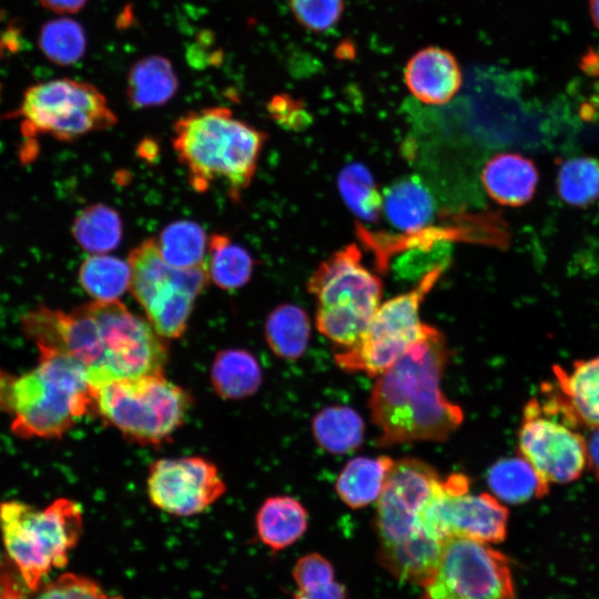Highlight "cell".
<instances>
[{
	"instance_id": "1",
	"label": "cell",
	"mask_w": 599,
	"mask_h": 599,
	"mask_svg": "<svg viewBox=\"0 0 599 599\" xmlns=\"http://www.w3.org/2000/svg\"><path fill=\"white\" fill-rule=\"evenodd\" d=\"M39 352L63 354L83 367L93 392L113 380L163 372L166 339L118 301H92L69 312L39 306L21 319Z\"/></svg>"
},
{
	"instance_id": "2",
	"label": "cell",
	"mask_w": 599,
	"mask_h": 599,
	"mask_svg": "<svg viewBox=\"0 0 599 599\" xmlns=\"http://www.w3.org/2000/svg\"><path fill=\"white\" fill-rule=\"evenodd\" d=\"M448 356L446 339L434 327L377 376L368 405L380 446L444 441L460 426L461 408L440 388Z\"/></svg>"
},
{
	"instance_id": "3",
	"label": "cell",
	"mask_w": 599,
	"mask_h": 599,
	"mask_svg": "<svg viewBox=\"0 0 599 599\" xmlns=\"http://www.w3.org/2000/svg\"><path fill=\"white\" fill-rule=\"evenodd\" d=\"M440 481L430 465L403 458L395 460L377 499V559L398 580L422 586L438 564L444 546L423 534L420 514Z\"/></svg>"
},
{
	"instance_id": "4",
	"label": "cell",
	"mask_w": 599,
	"mask_h": 599,
	"mask_svg": "<svg viewBox=\"0 0 599 599\" xmlns=\"http://www.w3.org/2000/svg\"><path fill=\"white\" fill-rule=\"evenodd\" d=\"M93 398L83 367L57 352H39L38 364L20 375L0 368V410L20 438L63 436L93 409Z\"/></svg>"
},
{
	"instance_id": "5",
	"label": "cell",
	"mask_w": 599,
	"mask_h": 599,
	"mask_svg": "<svg viewBox=\"0 0 599 599\" xmlns=\"http://www.w3.org/2000/svg\"><path fill=\"white\" fill-rule=\"evenodd\" d=\"M172 144L196 192L222 183L238 200L253 181L265 132L236 119L225 106L190 111L173 125Z\"/></svg>"
},
{
	"instance_id": "6",
	"label": "cell",
	"mask_w": 599,
	"mask_h": 599,
	"mask_svg": "<svg viewBox=\"0 0 599 599\" xmlns=\"http://www.w3.org/2000/svg\"><path fill=\"white\" fill-rule=\"evenodd\" d=\"M82 525V509L69 498H57L44 508L16 499L0 502L3 547L31 591L50 571L67 566Z\"/></svg>"
},
{
	"instance_id": "7",
	"label": "cell",
	"mask_w": 599,
	"mask_h": 599,
	"mask_svg": "<svg viewBox=\"0 0 599 599\" xmlns=\"http://www.w3.org/2000/svg\"><path fill=\"white\" fill-rule=\"evenodd\" d=\"M306 287L317 301V329L343 349L361 341L383 294L380 278L363 264L353 243L324 260Z\"/></svg>"
},
{
	"instance_id": "8",
	"label": "cell",
	"mask_w": 599,
	"mask_h": 599,
	"mask_svg": "<svg viewBox=\"0 0 599 599\" xmlns=\"http://www.w3.org/2000/svg\"><path fill=\"white\" fill-rule=\"evenodd\" d=\"M110 382L94 390L93 410L131 441L159 445L184 423L192 398L163 374Z\"/></svg>"
},
{
	"instance_id": "9",
	"label": "cell",
	"mask_w": 599,
	"mask_h": 599,
	"mask_svg": "<svg viewBox=\"0 0 599 599\" xmlns=\"http://www.w3.org/2000/svg\"><path fill=\"white\" fill-rule=\"evenodd\" d=\"M580 427L550 383L542 385L540 397L526 403L518 453L548 487L575 481L586 469L587 439Z\"/></svg>"
},
{
	"instance_id": "10",
	"label": "cell",
	"mask_w": 599,
	"mask_h": 599,
	"mask_svg": "<svg viewBox=\"0 0 599 599\" xmlns=\"http://www.w3.org/2000/svg\"><path fill=\"white\" fill-rule=\"evenodd\" d=\"M130 291L154 331L165 339L186 329L197 296L210 282L206 264L177 268L162 256L156 240L146 238L129 254Z\"/></svg>"
},
{
	"instance_id": "11",
	"label": "cell",
	"mask_w": 599,
	"mask_h": 599,
	"mask_svg": "<svg viewBox=\"0 0 599 599\" xmlns=\"http://www.w3.org/2000/svg\"><path fill=\"white\" fill-rule=\"evenodd\" d=\"M445 267L446 263L436 265L410 291L379 305L361 341L337 353L335 363L345 372L369 376H379L394 365L434 328L420 321L419 307Z\"/></svg>"
},
{
	"instance_id": "12",
	"label": "cell",
	"mask_w": 599,
	"mask_h": 599,
	"mask_svg": "<svg viewBox=\"0 0 599 599\" xmlns=\"http://www.w3.org/2000/svg\"><path fill=\"white\" fill-rule=\"evenodd\" d=\"M16 114L21 119L23 136L29 140L49 134L60 141H72L118 122L105 97L94 85L72 79L30 87Z\"/></svg>"
},
{
	"instance_id": "13",
	"label": "cell",
	"mask_w": 599,
	"mask_h": 599,
	"mask_svg": "<svg viewBox=\"0 0 599 599\" xmlns=\"http://www.w3.org/2000/svg\"><path fill=\"white\" fill-rule=\"evenodd\" d=\"M419 599H517L509 558L491 545L449 539Z\"/></svg>"
},
{
	"instance_id": "14",
	"label": "cell",
	"mask_w": 599,
	"mask_h": 599,
	"mask_svg": "<svg viewBox=\"0 0 599 599\" xmlns=\"http://www.w3.org/2000/svg\"><path fill=\"white\" fill-rule=\"evenodd\" d=\"M468 490L469 479L464 474L441 479L420 514V528L428 539L443 546L454 538L489 545L506 539L507 507L491 494Z\"/></svg>"
},
{
	"instance_id": "15",
	"label": "cell",
	"mask_w": 599,
	"mask_h": 599,
	"mask_svg": "<svg viewBox=\"0 0 599 599\" xmlns=\"http://www.w3.org/2000/svg\"><path fill=\"white\" fill-rule=\"evenodd\" d=\"M226 491V485L210 460L200 456L154 460L146 477L150 501L176 517L202 514Z\"/></svg>"
},
{
	"instance_id": "16",
	"label": "cell",
	"mask_w": 599,
	"mask_h": 599,
	"mask_svg": "<svg viewBox=\"0 0 599 599\" xmlns=\"http://www.w3.org/2000/svg\"><path fill=\"white\" fill-rule=\"evenodd\" d=\"M404 81L418 101L440 105L449 102L459 91L463 75L453 53L439 47H426L407 61Z\"/></svg>"
},
{
	"instance_id": "17",
	"label": "cell",
	"mask_w": 599,
	"mask_h": 599,
	"mask_svg": "<svg viewBox=\"0 0 599 599\" xmlns=\"http://www.w3.org/2000/svg\"><path fill=\"white\" fill-rule=\"evenodd\" d=\"M480 179L487 195L495 203L518 207L534 199L539 173L532 160L519 153L502 152L485 163Z\"/></svg>"
},
{
	"instance_id": "18",
	"label": "cell",
	"mask_w": 599,
	"mask_h": 599,
	"mask_svg": "<svg viewBox=\"0 0 599 599\" xmlns=\"http://www.w3.org/2000/svg\"><path fill=\"white\" fill-rule=\"evenodd\" d=\"M383 213L406 234L423 231L435 219L436 201L422 177L415 174L392 182L383 192Z\"/></svg>"
},
{
	"instance_id": "19",
	"label": "cell",
	"mask_w": 599,
	"mask_h": 599,
	"mask_svg": "<svg viewBox=\"0 0 599 599\" xmlns=\"http://www.w3.org/2000/svg\"><path fill=\"white\" fill-rule=\"evenodd\" d=\"M552 373L555 389L581 427L599 428V356L578 359L570 368L555 365Z\"/></svg>"
},
{
	"instance_id": "20",
	"label": "cell",
	"mask_w": 599,
	"mask_h": 599,
	"mask_svg": "<svg viewBox=\"0 0 599 599\" xmlns=\"http://www.w3.org/2000/svg\"><path fill=\"white\" fill-rule=\"evenodd\" d=\"M305 507L290 496L267 498L258 508L255 528L260 540L273 551L295 544L307 530Z\"/></svg>"
},
{
	"instance_id": "21",
	"label": "cell",
	"mask_w": 599,
	"mask_h": 599,
	"mask_svg": "<svg viewBox=\"0 0 599 599\" xmlns=\"http://www.w3.org/2000/svg\"><path fill=\"white\" fill-rule=\"evenodd\" d=\"M179 81L171 61L151 54L130 68L126 97L135 109L161 106L175 95Z\"/></svg>"
},
{
	"instance_id": "22",
	"label": "cell",
	"mask_w": 599,
	"mask_h": 599,
	"mask_svg": "<svg viewBox=\"0 0 599 599\" xmlns=\"http://www.w3.org/2000/svg\"><path fill=\"white\" fill-rule=\"evenodd\" d=\"M394 463L388 456L353 458L337 477V495L351 508L368 506L379 498Z\"/></svg>"
},
{
	"instance_id": "23",
	"label": "cell",
	"mask_w": 599,
	"mask_h": 599,
	"mask_svg": "<svg viewBox=\"0 0 599 599\" xmlns=\"http://www.w3.org/2000/svg\"><path fill=\"white\" fill-rule=\"evenodd\" d=\"M493 495L510 505H520L548 495V487L520 455L497 460L487 473Z\"/></svg>"
},
{
	"instance_id": "24",
	"label": "cell",
	"mask_w": 599,
	"mask_h": 599,
	"mask_svg": "<svg viewBox=\"0 0 599 599\" xmlns=\"http://www.w3.org/2000/svg\"><path fill=\"white\" fill-rule=\"evenodd\" d=\"M211 383L221 398L243 399L260 388L262 369L250 352L241 348L224 349L213 361Z\"/></svg>"
},
{
	"instance_id": "25",
	"label": "cell",
	"mask_w": 599,
	"mask_h": 599,
	"mask_svg": "<svg viewBox=\"0 0 599 599\" xmlns=\"http://www.w3.org/2000/svg\"><path fill=\"white\" fill-rule=\"evenodd\" d=\"M264 335L275 355L286 359H296L305 353L308 345L309 318L300 306L281 304L266 317Z\"/></svg>"
},
{
	"instance_id": "26",
	"label": "cell",
	"mask_w": 599,
	"mask_h": 599,
	"mask_svg": "<svg viewBox=\"0 0 599 599\" xmlns=\"http://www.w3.org/2000/svg\"><path fill=\"white\" fill-rule=\"evenodd\" d=\"M206 267L212 281L222 290L244 286L254 270L252 255L224 233H213L209 237Z\"/></svg>"
},
{
	"instance_id": "27",
	"label": "cell",
	"mask_w": 599,
	"mask_h": 599,
	"mask_svg": "<svg viewBox=\"0 0 599 599\" xmlns=\"http://www.w3.org/2000/svg\"><path fill=\"white\" fill-rule=\"evenodd\" d=\"M316 443L331 454H347L358 448L364 438V422L349 407L329 406L319 410L312 423Z\"/></svg>"
},
{
	"instance_id": "28",
	"label": "cell",
	"mask_w": 599,
	"mask_h": 599,
	"mask_svg": "<svg viewBox=\"0 0 599 599\" xmlns=\"http://www.w3.org/2000/svg\"><path fill=\"white\" fill-rule=\"evenodd\" d=\"M122 220L105 204H92L82 210L72 224L75 242L92 255L114 250L122 240Z\"/></svg>"
},
{
	"instance_id": "29",
	"label": "cell",
	"mask_w": 599,
	"mask_h": 599,
	"mask_svg": "<svg viewBox=\"0 0 599 599\" xmlns=\"http://www.w3.org/2000/svg\"><path fill=\"white\" fill-rule=\"evenodd\" d=\"M78 278L82 288L94 301H118L130 290L131 270L125 261L97 254L82 262Z\"/></svg>"
},
{
	"instance_id": "30",
	"label": "cell",
	"mask_w": 599,
	"mask_h": 599,
	"mask_svg": "<svg viewBox=\"0 0 599 599\" xmlns=\"http://www.w3.org/2000/svg\"><path fill=\"white\" fill-rule=\"evenodd\" d=\"M156 242L164 260L174 267L195 268L206 264L209 238L193 221L170 223Z\"/></svg>"
},
{
	"instance_id": "31",
	"label": "cell",
	"mask_w": 599,
	"mask_h": 599,
	"mask_svg": "<svg viewBox=\"0 0 599 599\" xmlns=\"http://www.w3.org/2000/svg\"><path fill=\"white\" fill-rule=\"evenodd\" d=\"M341 196L347 207L359 220L375 222L383 213V195L374 176L362 163H349L337 177Z\"/></svg>"
},
{
	"instance_id": "32",
	"label": "cell",
	"mask_w": 599,
	"mask_h": 599,
	"mask_svg": "<svg viewBox=\"0 0 599 599\" xmlns=\"http://www.w3.org/2000/svg\"><path fill=\"white\" fill-rule=\"evenodd\" d=\"M293 599H346L344 585L335 579L333 565L317 552L301 557L293 568Z\"/></svg>"
},
{
	"instance_id": "33",
	"label": "cell",
	"mask_w": 599,
	"mask_h": 599,
	"mask_svg": "<svg viewBox=\"0 0 599 599\" xmlns=\"http://www.w3.org/2000/svg\"><path fill=\"white\" fill-rule=\"evenodd\" d=\"M556 187L560 199L572 206H588L599 199V160L577 156L559 167Z\"/></svg>"
},
{
	"instance_id": "34",
	"label": "cell",
	"mask_w": 599,
	"mask_h": 599,
	"mask_svg": "<svg viewBox=\"0 0 599 599\" xmlns=\"http://www.w3.org/2000/svg\"><path fill=\"white\" fill-rule=\"evenodd\" d=\"M39 45L51 62L71 65L83 57L87 37L79 22L69 18L54 19L41 28Z\"/></svg>"
},
{
	"instance_id": "35",
	"label": "cell",
	"mask_w": 599,
	"mask_h": 599,
	"mask_svg": "<svg viewBox=\"0 0 599 599\" xmlns=\"http://www.w3.org/2000/svg\"><path fill=\"white\" fill-rule=\"evenodd\" d=\"M32 599H121L109 596L94 580L72 572L40 586Z\"/></svg>"
},
{
	"instance_id": "36",
	"label": "cell",
	"mask_w": 599,
	"mask_h": 599,
	"mask_svg": "<svg viewBox=\"0 0 599 599\" xmlns=\"http://www.w3.org/2000/svg\"><path fill=\"white\" fill-rule=\"evenodd\" d=\"M290 8L300 24L323 32L339 21L344 0H290Z\"/></svg>"
},
{
	"instance_id": "37",
	"label": "cell",
	"mask_w": 599,
	"mask_h": 599,
	"mask_svg": "<svg viewBox=\"0 0 599 599\" xmlns=\"http://www.w3.org/2000/svg\"><path fill=\"white\" fill-rule=\"evenodd\" d=\"M267 110L278 125L288 130H302L311 123V116L305 108L290 95L273 97Z\"/></svg>"
},
{
	"instance_id": "38",
	"label": "cell",
	"mask_w": 599,
	"mask_h": 599,
	"mask_svg": "<svg viewBox=\"0 0 599 599\" xmlns=\"http://www.w3.org/2000/svg\"><path fill=\"white\" fill-rule=\"evenodd\" d=\"M0 599H22L20 588L10 570L0 561Z\"/></svg>"
},
{
	"instance_id": "39",
	"label": "cell",
	"mask_w": 599,
	"mask_h": 599,
	"mask_svg": "<svg viewBox=\"0 0 599 599\" xmlns=\"http://www.w3.org/2000/svg\"><path fill=\"white\" fill-rule=\"evenodd\" d=\"M591 430L592 434L587 439V467L599 481V428Z\"/></svg>"
},
{
	"instance_id": "40",
	"label": "cell",
	"mask_w": 599,
	"mask_h": 599,
	"mask_svg": "<svg viewBox=\"0 0 599 599\" xmlns=\"http://www.w3.org/2000/svg\"><path fill=\"white\" fill-rule=\"evenodd\" d=\"M43 7L57 13H74L81 10L88 0H39Z\"/></svg>"
},
{
	"instance_id": "41",
	"label": "cell",
	"mask_w": 599,
	"mask_h": 599,
	"mask_svg": "<svg viewBox=\"0 0 599 599\" xmlns=\"http://www.w3.org/2000/svg\"><path fill=\"white\" fill-rule=\"evenodd\" d=\"M589 11L595 27L599 29V0L589 1Z\"/></svg>"
}]
</instances>
